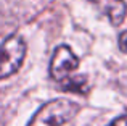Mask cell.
<instances>
[{"label":"cell","mask_w":127,"mask_h":126,"mask_svg":"<svg viewBox=\"0 0 127 126\" xmlns=\"http://www.w3.org/2000/svg\"><path fill=\"white\" fill-rule=\"evenodd\" d=\"M26 42L19 34H11L0 45V79L15 74L26 57Z\"/></svg>","instance_id":"cell-2"},{"label":"cell","mask_w":127,"mask_h":126,"mask_svg":"<svg viewBox=\"0 0 127 126\" xmlns=\"http://www.w3.org/2000/svg\"><path fill=\"white\" fill-rule=\"evenodd\" d=\"M63 91L77 92V94H85L87 92V78L85 76H69L68 79L61 82Z\"/></svg>","instance_id":"cell-5"},{"label":"cell","mask_w":127,"mask_h":126,"mask_svg":"<svg viewBox=\"0 0 127 126\" xmlns=\"http://www.w3.org/2000/svg\"><path fill=\"white\" fill-rule=\"evenodd\" d=\"M108 126H127V113H126V115H121V117H118L114 121H111Z\"/></svg>","instance_id":"cell-7"},{"label":"cell","mask_w":127,"mask_h":126,"mask_svg":"<svg viewBox=\"0 0 127 126\" xmlns=\"http://www.w3.org/2000/svg\"><path fill=\"white\" fill-rule=\"evenodd\" d=\"M96 5L106 16L113 26H121L127 15V5L124 0H90Z\"/></svg>","instance_id":"cell-4"},{"label":"cell","mask_w":127,"mask_h":126,"mask_svg":"<svg viewBox=\"0 0 127 126\" xmlns=\"http://www.w3.org/2000/svg\"><path fill=\"white\" fill-rule=\"evenodd\" d=\"M79 66V57L71 50L69 45H58L53 52L52 62H50V76L55 81L63 82L69 78L72 71Z\"/></svg>","instance_id":"cell-3"},{"label":"cell","mask_w":127,"mask_h":126,"mask_svg":"<svg viewBox=\"0 0 127 126\" xmlns=\"http://www.w3.org/2000/svg\"><path fill=\"white\" fill-rule=\"evenodd\" d=\"M79 112V105L68 99H53L43 104L28 126H63L74 118Z\"/></svg>","instance_id":"cell-1"},{"label":"cell","mask_w":127,"mask_h":126,"mask_svg":"<svg viewBox=\"0 0 127 126\" xmlns=\"http://www.w3.org/2000/svg\"><path fill=\"white\" fill-rule=\"evenodd\" d=\"M119 49H121V52L127 54V31L121 32V36H119Z\"/></svg>","instance_id":"cell-6"}]
</instances>
